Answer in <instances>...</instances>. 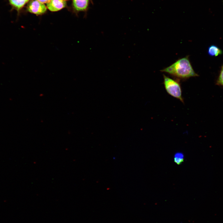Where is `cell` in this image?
I'll list each match as a JSON object with an SVG mask.
<instances>
[{
	"instance_id": "8fae6325",
	"label": "cell",
	"mask_w": 223,
	"mask_h": 223,
	"mask_svg": "<svg viewBox=\"0 0 223 223\" xmlns=\"http://www.w3.org/2000/svg\"></svg>"
},
{
	"instance_id": "ba28073f",
	"label": "cell",
	"mask_w": 223,
	"mask_h": 223,
	"mask_svg": "<svg viewBox=\"0 0 223 223\" xmlns=\"http://www.w3.org/2000/svg\"><path fill=\"white\" fill-rule=\"evenodd\" d=\"M174 161L177 164H181L183 161L184 155L182 153L178 152L175 155Z\"/></svg>"
},
{
	"instance_id": "3957f363",
	"label": "cell",
	"mask_w": 223,
	"mask_h": 223,
	"mask_svg": "<svg viewBox=\"0 0 223 223\" xmlns=\"http://www.w3.org/2000/svg\"><path fill=\"white\" fill-rule=\"evenodd\" d=\"M27 10L37 15H41L46 12V7L43 3L37 0H32L28 5Z\"/></svg>"
},
{
	"instance_id": "8992f818",
	"label": "cell",
	"mask_w": 223,
	"mask_h": 223,
	"mask_svg": "<svg viewBox=\"0 0 223 223\" xmlns=\"http://www.w3.org/2000/svg\"><path fill=\"white\" fill-rule=\"evenodd\" d=\"M9 0L11 5L15 9L19 10L23 7L29 0Z\"/></svg>"
},
{
	"instance_id": "9c48e42d",
	"label": "cell",
	"mask_w": 223,
	"mask_h": 223,
	"mask_svg": "<svg viewBox=\"0 0 223 223\" xmlns=\"http://www.w3.org/2000/svg\"><path fill=\"white\" fill-rule=\"evenodd\" d=\"M216 84L218 85L223 86V66L221 68L220 74L217 80Z\"/></svg>"
},
{
	"instance_id": "30bf717a",
	"label": "cell",
	"mask_w": 223,
	"mask_h": 223,
	"mask_svg": "<svg viewBox=\"0 0 223 223\" xmlns=\"http://www.w3.org/2000/svg\"><path fill=\"white\" fill-rule=\"evenodd\" d=\"M42 3H48L51 0H37Z\"/></svg>"
},
{
	"instance_id": "6da1fadb",
	"label": "cell",
	"mask_w": 223,
	"mask_h": 223,
	"mask_svg": "<svg viewBox=\"0 0 223 223\" xmlns=\"http://www.w3.org/2000/svg\"><path fill=\"white\" fill-rule=\"evenodd\" d=\"M160 71L181 79H186L190 77L199 76L194 70L188 56L178 59L170 66Z\"/></svg>"
},
{
	"instance_id": "52a82bcc",
	"label": "cell",
	"mask_w": 223,
	"mask_h": 223,
	"mask_svg": "<svg viewBox=\"0 0 223 223\" xmlns=\"http://www.w3.org/2000/svg\"><path fill=\"white\" fill-rule=\"evenodd\" d=\"M208 54L212 56H217L222 53V50L218 47L214 45L210 46L208 50Z\"/></svg>"
},
{
	"instance_id": "7a4b0ae2",
	"label": "cell",
	"mask_w": 223,
	"mask_h": 223,
	"mask_svg": "<svg viewBox=\"0 0 223 223\" xmlns=\"http://www.w3.org/2000/svg\"><path fill=\"white\" fill-rule=\"evenodd\" d=\"M163 77L164 84L167 92L172 96L183 102L181 89L179 82L165 75H163Z\"/></svg>"
},
{
	"instance_id": "277c9868",
	"label": "cell",
	"mask_w": 223,
	"mask_h": 223,
	"mask_svg": "<svg viewBox=\"0 0 223 223\" xmlns=\"http://www.w3.org/2000/svg\"><path fill=\"white\" fill-rule=\"evenodd\" d=\"M93 4L92 0H73V6L77 11H86L90 3Z\"/></svg>"
},
{
	"instance_id": "5b68a950",
	"label": "cell",
	"mask_w": 223,
	"mask_h": 223,
	"mask_svg": "<svg viewBox=\"0 0 223 223\" xmlns=\"http://www.w3.org/2000/svg\"><path fill=\"white\" fill-rule=\"evenodd\" d=\"M66 6V2L63 0H51L47 3L48 8L52 11H59Z\"/></svg>"
}]
</instances>
